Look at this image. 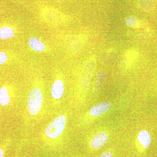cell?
Instances as JSON below:
<instances>
[{
    "label": "cell",
    "mask_w": 157,
    "mask_h": 157,
    "mask_svg": "<svg viewBox=\"0 0 157 157\" xmlns=\"http://www.w3.org/2000/svg\"><path fill=\"white\" fill-rule=\"evenodd\" d=\"M43 103V94L39 88H34L29 94L28 98V107L31 115L34 116L39 113Z\"/></svg>",
    "instance_id": "6da1fadb"
},
{
    "label": "cell",
    "mask_w": 157,
    "mask_h": 157,
    "mask_svg": "<svg viewBox=\"0 0 157 157\" xmlns=\"http://www.w3.org/2000/svg\"><path fill=\"white\" fill-rule=\"evenodd\" d=\"M67 123L66 117L61 115L56 118L47 126L45 130V134L49 138L54 139L59 137L64 130Z\"/></svg>",
    "instance_id": "7a4b0ae2"
},
{
    "label": "cell",
    "mask_w": 157,
    "mask_h": 157,
    "mask_svg": "<svg viewBox=\"0 0 157 157\" xmlns=\"http://www.w3.org/2000/svg\"><path fill=\"white\" fill-rule=\"evenodd\" d=\"M96 67V60L95 57L90 59L85 66L82 76L81 83L84 89H87L89 86L90 81Z\"/></svg>",
    "instance_id": "3957f363"
},
{
    "label": "cell",
    "mask_w": 157,
    "mask_h": 157,
    "mask_svg": "<svg viewBox=\"0 0 157 157\" xmlns=\"http://www.w3.org/2000/svg\"><path fill=\"white\" fill-rule=\"evenodd\" d=\"M108 140V136L107 133L101 132L93 137L90 143V145L94 149H99L102 147L107 143Z\"/></svg>",
    "instance_id": "277c9868"
},
{
    "label": "cell",
    "mask_w": 157,
    "mask_h": 157,
    "mask_svg": "<svg viewBox=\"0 0 157 157\" xmlns=\"http://www.w3.org/2000/svg\"><path fill=\"white\" fill-rule=\"evenodd\" d=\"M111 104L109 102L99 103L94 106L90 111V114L92 116H99L107 112L110 109Z\"/></svg>",
    "instance_id": "5b68a950"
},
{
    "label": "cell",
    "mask_w": 157,
    "mask_h": 157,
    "mask_svg": "<svg viewBox=\"0 0 157 157\" xmlns=\"http://www.w3.org/2000/svg\"><path fill=\"white\" fill-rule=\"evenodd\" d=\"M67 45L70 51L78 52L82 47V42L80 38L76 36H70L67 40Z\"/></svg>",
    "instance_id": "8992f818"
},
{
    "label": "cell",
    "mask_w": 157,
    "mask_h": 157,
    "mask_svg": "<svg viewBox=\"0 0 157 157\" xmlns=\"http://www.w3.org/2000/svg\"><path fill=\"white\" fill-rule=\"evenodd\" d=\"M64 92V85L60 80L55 81L52 86L51 94L55 99H60Z\"/></svg>",
    "instance_id": "52a82bcc"
},
{
    "label": "cell",
    "mask_w": 157,
    "mask_h": 157,
    "mask_svg": "<svg viewBox=\"0 0 157 157\" xmlns=\"http://www.w3.org/2000/svg\"><path fill=\"white\" fill-rule=\"evenodd\" d=\"M138 56V52L136 49L130 48L127 50L124 54L122 57V62L126 66H130L137 59Z\"/></svg>",
    "instance_id": "ba28073f"
},
{
    "label": "cell",
    "mask_w": 157,
    "mask_h": 157,
    "mask_svg": "<svg viewBox=\"0 0 157 157\" xmlns=\"http://www.w3.org/2000/svg\"><path fill=\"white\" fill-rule=\"evenodd\" d=\"M28 42L30 47L37 52H43L46 49L45 45L37 38H31Z\"/></svg>",
    "instance_id": "9c48e42d"
},
{
    "label": "cell",
    "mask_w": 157,
    "mask_h": 157,
    "mask_svg": "<svg viewBox=\"0 0 157 157\" xmlns=\"http://www.w3.org/2000/svg\"><path fill=\"white\" fill-rule=\"evenodd\" d=\"M137 139L144 147H148L151 142V137L149 133L145 130H142L137 136Z\"/></svg>",
    "instance_id": "30bf717a"
},
{
    "label": "cell",
    "mask_w": 157,
    "mask_h": 157,
    "mask_svg": "<svg viewBox=\"0 0 157 157\" xmlns=\"http://www.w3.org/2000/svg\"><path fill=\"white\" fill-rule=\"evenodd\" d=\"M14 31L11 27H4L0 29V39L2 40L10 39L14 36Z\"/></svg>",
    "instance_id": "8fae6325"
},
{
    "label": "cell",
    "mask_w": 157,
    "mask_h": 157,
    "mask_svg": "<svg viewBox=\"0 0 157 157\" xmlns=\"http://www.w3.org/2000/svg\"><path fill=\"white\" fill-rule=\"evenodd\" d=\"M10 99L7 88L4 86L0 89V104L7 106L10 103Z\"/></svg>",
    "instance_id": "7c38bea8"
},
{
    "label": "cell",
    "mask_w": 157,
    "mask_h": 157,
    "mask_svg": "<svg viewBox=\"0 0 157 157\" xmlns=\"http://www.w3.org/2000/svg\"><path fill=\"white\" fill-rule=\"evenodd\" d=\"M155 0H140V6L143 11L148 12L154 6Z\"/></svg>",
    "instance_id": "4fadbf2b"
},
{
    "label": "cell",
    "mask_w": 157,
    "mask_h": 157,
    "mask_svg": "<svg viewBox=\"0 0 157 157\" xmlns=\"http://www.w3.org/2000/svg\"><path fill=\"white\" fill-rule=\"evenodd\" d=\"M106 78V73L103 70H100L97 75L96 78L95 87L97 89H99L104 84Z\"/></svg>",
    "instance_id": "5bb4252c"
},
{
    "label": "cell",
    "mask_w": 157,
    "mask_h": 157,
    "mask_svg": "<svg viewBox=\"0 0 157 157\" xmlns=\"http://www.w3.org/2000/svg\"><path fill=\"white\" fill-rule=\"evenodd\" d=\"M126 24L128 26L131 28H137L140 26V22L136 17L134 16H129L125 19Z\"/></svg>",
    "instance_id": "9a60e30c"
},
{
    "label": "cell",
    "mask_w": 157,
    "mask_h": 157,
    "mask_svg": "<svg viewBox=\"0 0 157 157\" xmlns=\"http://www.w3.org/2000/svg\"><path fill=\"white\" fill-rule=\"evenodd\" d=\"M7 56L3 52H0V65L5 63L7 60Z\"/></svg>",
    "instance_id": "2e32d148"
},
{
    "label": "cell",
    "mask_w": 157,
    "mask_h": 157,
    "mask_svg": "<svg viewBox=\"0 0 157 157\" xmlns=\"http://www.w3.org/2000/svg\"><path fill=\"white\" fill-rule=\"evenodd\" d=\"M100 157H113L112 153L110 151H107L104 152Z\"/></svg>",
    "instance_id": "e0dca14e"
},
{
    "label": "cell",
    "mask_w": 157,
    "mask_h": 157,
    "mask_svg": "<svg viewBox=\"0 0 157 157\" xmlns=\"http://www.w3.org/2000/svg\"><path fill=\"white\" fill-rule=\"evenodd\" d=\"M4 151L2 148H0V157H4Z\"/></svg>",
    "instance_id": "ac0fdd59"
}]
</instances>
